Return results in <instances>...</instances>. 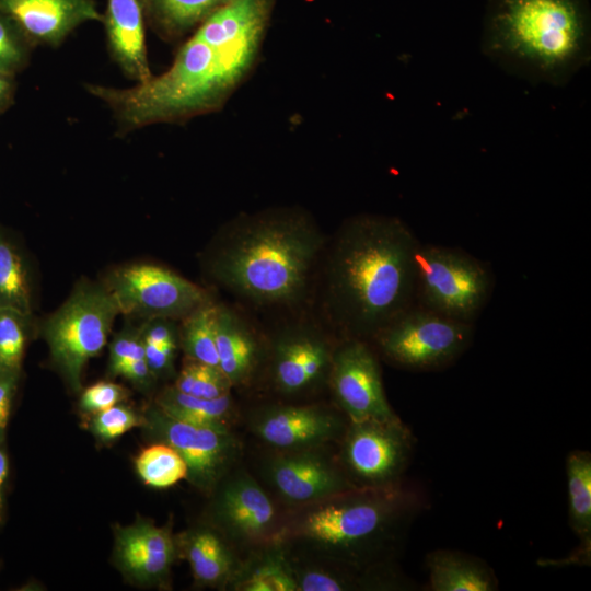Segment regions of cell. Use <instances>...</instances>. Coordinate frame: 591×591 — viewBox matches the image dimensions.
<instances>
[{
	"label": "cell",
	"instance_id": "d6a6232c",
	"mask_svg": "<svg viewBox=\"0 0 591 591\" xmlns=\"http://www.w3.org/2000/svg\"><path fill=\"white\" fill-rule=\"evenodd\" d=\"M142 424H144V417L139 416L130 407L117 404L94 414L91 429L101 440L111 441Z\"/></svg>",
	"mask_w": 591,
	"mask_h": 591
},
{
	"label": "cell",
	"instance_id": "83f0119b",
	"mask_svg": "<svg viewBox=\"0 0 591 591\" xmlns=\"http://www.w3.org/2000/svg\"><path fill=\"white\" fill-rule=\"evenodd\" d=\"M217 305L209 301L185 316L179 344L187 358L218 367L216 346Z\"/></svg>",
	"mask_w": 591,
	"mask_h": 591
},
{
	"label": "cell",
	"instance_id": "30bf717a",
	"mask_svg": "<svg viewBox=\"0 0 591 591\" xmlns=\"http://www.w3.org/2000/svg\"><path fill=\"white\" fill-rule=\"evenodd\" d=\"M106 289L119 313L146 320L186 316L209 301L207 293L194 282L152 264L115 269L107 278Z\"/></svg>",
	"mask_w": 591,
	"mask_h": 591
},
{
	"label": "cell",
	"instance_id": "e0dca14e",
	"mask_svg": "<svg viewBox=\"0 0 591 591\" xmlns=\"http://www.w3.org/2000/svg\"><path fill=\"white\" fill-rule=\"evenodd\" d=\"M177 552L176 541L167 528L144 520L117 528L116 560L119 568L139 583H164Z\"/></svg>",
	"mask_w": 591,
	"mask_h": 591
},
{
	"label": "cell",
	"instance_id": "44dd1931",
	"mask_svg": "<svg viewBox=\"0 0 591 591\" xmlns=\"http://www.w3.org/2000/svg\"><path fill=\"white\" fill-rule=\"evenodd\" d=\"M216 346L218 367L232 386L247 382L256 368L259 347L245 323L222 306L218 308Z\"/></svg>",
	"mask_w": 591,
	"mask_h": 591
},
{
	"label": "cell",
	"instance_id": "4dcf8cb0",
	"mask_svg": "<svg viewBox=\"0 0 591 591\" xmlns=\"http://www.w3.org/2000/svg\"><path fill=\"white\" fill-rule=\"evenodd\" d=\"M32 314L0 309V368L21 370Z\"/></svg>",
	"mask_w": 591,
	"mask_h": 591
},
{
	"label": "cell",
	"instance_id": "3957f363",
	"mask_svg": "<svg viewBox=\"0 0 591 591\" xmlns=\"http://www.w3.org/2000/svg\"><path fill=\"white\" fill-rule=\"evenodd\" d=\"M425 508L421 491L403 483L354 488L305 505L281 528L277 541L305 543L324 552L336 566L363 570L391 561Z\"/></svg>",
	"mask_w": 591,
	"mask_h": 591
},
{
	"label": "cell",
	"instance_id": "7a4b0ae2",
	"mask_svg": "<svg viewBox=\"0 0 591 591\" xmlns=\"http://www.w3.org/2000/svg\"><path fill=\"white\" fill-rule=\"evenodd\" d=\"M419 245L395 217L359 215L340 227L327 263V298L351 338H373L413 306Z\"/></svg>",
	"mask_w": 591,
	"mask_h": 591
},
{
	"label": "cell",
	"instance_id": "52a82bcc",
	"mask_svg": "<svg viewBox=\"0 0 591 591\" xmlns=\"http://www.w3.org/2000/svg\"><path fill=\"white\" fill-rule=\"evenodd\" d=\"M416 274L419 306L468 323L484 308L493 288L491 271L484 263L449 246L420 244Z\"/></svg>",
	"mask_w": 591,
	"mask_h": 591
},
{
	"label": "cell",
	"instance_id": "8992f818",
	"mask_svg": "<svg viewBox=\"0 0 591 591\" xmlns=\"http://www.w3.org/2000/svg\"><path fill=\"white\" fill-rule=\"evenodd\" d=\"M119 309L106 287L82 283L45 322L44 337L50 356L73 390L81 386L88 360L99 355Z\"/></svg>",
	"mask_w": 591,
	"mask_h": 591
},
{
	"label": "cell",
	"instance_id": "1f68e13d",
	"mask_svg": "<svg viewBox=\"0 0 591 591\" xmlns=\"http://www.w3.org/2000/svg\"><path fill=\"white\" fill-rule=\"evenodd\" d=\"M32 46L4 14L0 13V72L14 77L30 61Z\"/></svg>",
	"mask_w": 591,
	"mask_h": 591
},
{
	"label": "cell",
	"instance_id": "74e56055",
	"mask_svg": "<svg viewBox=\"0 0 591 591\" xmlns=\"http://www.w3.org/2000/svg\"><path fill=\"white\" fill-rule=\"evenodd\" d=\"M119 375H123L134 384L142 387L148 386L154 379V375L147 363L146 357L137 359L127 364L121 370Z\"/></svg>",
	"mask_w": 591,
	"mask_h": 591
},
{
	"label": "cell",
	"instance_id": "277c9868",
	"mask_svg": "<svg viewBox=\"0 0 591 591\" xmlns=\"http://www.w3.org/2000/svg\"><path fill=\"white\" fill-rule=\"evenodd\" d=\"M323 245L313 221L294 209L245 217L229 231L210 259L221 285L260 304L297 300Z\"/></svg>",
	"mask_w": 591,
	"mask_h": 591
},
{
	"label": "cell",
	"instance_id": "9c48e42d",
	"mask_svg": "<svg viewBox=\"0 0 591 591\" xmlns=\"http://www.w3.org/2000/svg\"><path fill=\"white\" fill-rule=\"evenodd\" d=\"M413 451L412 431L398 416L348 421L338 462L356 488H386L403 483Z\"/></svg>",
	"mask_w": 591,
	"mask_h": 591
},
{
	"label": "cell",
	"instance_id": "ba28073f",
	"mask_svg": "<svg viewBox=\"0 0 591 591\" xmlns=\"http://www.w3.org/2000/svg\"><path fill=\"white\" fill-rule=\"evenodd\" d=\"M472 337L471 323L413 305L373 338L391 362L409 370L428 371L455 361Z\"/></svg>",
	"mask_w": 591,
	"mask_h": 591
},
{
	"label": "cell",
	"instance_id": "8d00e7d4",
	"mask_svg": "<svg viewBox=\"0 0 591 591\" xmlns=\"http://www.w3.org/2000/svg\"><path fill=\"white\" fill-rule=\"evenodd\" d=\"M21 370L0 368V438L4 437Z\"/></svg>",
	"mask_w": 591,
	"mask_h": 591
},
{
	"label": "cell",
	"instance_id": "4316f807",
	"mask_svg": "<svg viewBox=\"0 0 591 591\" xmlns=\"http://www.w3.org/2000/svg\"><path fill=\"white\" fill-rule=\"evenodd\" d=\"M243 569H237L233 589L240 591H298L294 567L279 541Z\"/></svg>",
	"mask_w": 591,
	"mask_h": 591
},
{
	"label": "cell",
	"instance_id": "5bb4252c",
	"mask_svg": "<svg viewBox=\"0 0 591 591\" xmlns=\"http://www.w3.org/2000/svg\"><path fill=\"white\" fill-rule=\"evenodd\" d=\"M222 484L213 503V514L221 530L242 543L277 541L278 517L275 506L245 472L232 474Z\"/></svg>",
	"mask_w": 591,
	"mask_h": 591
},
{
	"label": "cell",
	"instance_id": "ab89813d",
	"mask_svg": "<svg viewBox=\"0 0 591 591\" xmlns=\"http://www.w3.org/2000/svg\"><path fill=\"white\" fill-rule=\"evenodd\" d=\"M9 474V459L4 447V437L0 438V519L3 510V493Z\"/></svg>",
	"mask_w": 591,
	"mask_h": 591
},
{
	"label": "cell",
	"instance_id": "e575fe53",
	"mask_svg": "<svg viewBox=\"0 0 591 591\" xmlns=\"http://www.w3.org/2000/svg\"><path fill=\"white\" fill-rule=\"evenodd\" d=\"M126 389L109 381H100L86 387L80 397V407L86 413L96 414L108 409L126 398Z\"/></svg>",
	"mask_w": 591,
	"mask_h": 591
},
{
	"label": "cell",
	"instance_id": "ac0fdd59",
	"mask_svg": "<svg viewBox=\"0 0 591 591\" xmlns=\"http://www.w3.org/2000/svg\"><path fill=\"white\" fill-rule=\"evenodd\" d=\"M334 350L311 331H291L274 347L273 379L285 394L304 392L329 375Z\"/></svg>",
	"mask_w": 591,
	"mask_h": 591
},
{
	"label": "cell",
	"instance_id": "484cf974",
	"mask_svg": "<svg viewBox=\"0 0 591 591\" xmlns=\"http://www.w3.org/2000/svg\"><path fill=\"white\" fill-rule=\"evenodd\" d=\"M0 309L33 312V291L27 260L13 237L0 228Z\"/></svg>",
	"mask_w": 591,
	"mask_h": 591
},
{
	"label": "cell",
	"instance_id": "836d02e7",
	"mask_svg": "<svg viewBox=\"0 0 591 591\" xmlns=\"http://www.w3.org/2000/svg\"><path fill=\"white\" fill-rule=\"evenodd\" d=\"M143 357L146 356L141 328L126 325L111 343L109 372L112 375H119L127 364Z\"/></svg>",
	"mask_w": 591,
	"mask_h": 591
},
{
	"label": "cell",
	"instance_id": "4fadbf2b",
	"mask_svg": "<svg viewBox=\"0 0 591 591\" xmlns=\"http://www.w3.org/2000/svg\"><path fill=\"white\" fill-rule=\"evenodd\" d=\"M317 449L279 451L267 462L266 477L287 503L305 506L356 488L339 462Z\"/></svg>",
	"mask_w": 591,
	"mask_h": 591
},
{
	"label": "cell",
	"instance_id": "8fae6325",
	"mask_svg": "<svg viewBox=\"0 0 591 591\" xmlns=\"http://www.w3.org/2000/svg\"><path fill=\"white\" fill-rule=\"evenodd\" d=\"M144 425L157 439L175 449L187 465V478L202 491H211L234 463L239 444L230 430L177 420L155 404L147 410Z\"/></svg>",
	"mask_w": 591,
	"mask_h": 591
},
{
	"label": "cell",
	"instance_id": "f1b7e54d",
	"mask_svg": "<svg viewBox=\"0 0 591 591\" xmlns=\"http://www.w3.org/2000/svg\"><path fill=\"white\" fill-rule=\"evenodd\" d=\"M141 480L154 488H167L187 478V465L178 452L163 442L144 448L135 460Z\"/></svg>",
	"mask_w": 591,
	"mask_h": 591
},
{
	"label": "cell",
	"instance_id": "cb8c5ba5",
	"mask_svg": "<svg viewBox=\"0 0 591 591\" xmlns=\"http://www.w3.org/2000/svg\"><path fill=\"white\" fill-rule=\"evenodd\" d=\"M155 405L177 420L219 430H230L233 414L230 394L217 398H204L183 393L171 386L159 394Z\"/></svg>",
	"mask_w": 591,
	"mask_h": 591
},
{
	"label": "cell",
	"instance_id": "ffe728a7",
	"mask_svg": "<svg viewBox=\"0 0 591 591\" xmlns=\"http://www.w3.org/2000/svg\"><path fill=\"white\" fill-rule=\"evenodd\" d=\"M431 591H495L498 580L482 559L452 549H436L426 557Z\"/></svg>",
	"mask_w": 591,
	"mask_h": 591
},
{
	"label": "cell",
	"instance_id": "d6986e66",
	"mask_svg": "<svg viewBox=\"0 0 591 591\" xmlns=\"http://www.w3.org/2000/svg\"><path fill=\"white\" fill-rule=\"evenodd\" d=\"M102 23L112 60L125 77L140 83L153 74L146 44V21L139 0H107Z\"/></svg>",
	"mask_w": 591,
	"mask_h": 591
},
{
	"label": "cell",
	"instance_id": "5b68a950",
	"mask_svg": "<svg viewBox=\"0 0 591 591\" xmlns=\"http://www.w3.org/2000/svg\"><path fill=\"white\" fill-rule=\"evenodd\" d=\"M483 53L534 83L563 85L590 59L584 0H491Z\"/></svg>",
	"mask_w": 591,
	"mask_h": 591
},
{
	"label": "cell",
	"instance_id": "d590c367",
	"mask_svg": "<svg viewBox=\"0 0 591 591\" xmlns=\"http://www.w3.org/2000/svg\"><path fill=\"white\" fill-rule=\"evenodd\" d=\"M178 343L179 340L158 345L144 344L146 360L154 378H164L172 373Z\"/></svg>",
	"mask_w": 591,
	"mask_h": 591
},
{
	"label": "cell",
	"instance_id": "7c38bea8",
	"mask_svg": "<svg viewBox=\"0 0 591 591\" xmlns=\"http://www.w3.org/2000/svg\"><path fill=\"white\" fill-rule=\"evenodd\" d=\"M328 376L348 421L397 417L387 402L378 359L362 339L350 338L334 350Z\"/></svg>",
	"mask_w": 591,
	"mask_h": 591
},
{
	"label": "cell",
	"instance_id": "d4e9b609",
	"mask_svg": "<svg viewBox=\"0 0 591 591\" xmlns=\"http://www.w3.org/2000/svg\"><path fill=\"white\" fill-rule=\"evenodd\" d=\"M568 521L580 540V549L590 553L591 545V454L571 451L566 459Z\"/></svg>",
	"mask_w": 591,
	"mask_h": 591
},
{
	"label": "cell",
	"instance_id": "f546056e",
	"mask_svg": "<svg viewBox=\"0 0 591 591\" xmlns=\"http://www.w3.org/2000/svg\"><path fill=\"white\" fill-rule=\"evenodd\" d=\"M173 386L186 394L217 398L230 394L232 384L219 367L187 358Z\"/></svg>",
	"mask_w": 591,
	"mask_h": 591
},
{
	"label": "cell",
	"instance_id": "603a6c76",
	"mask_svg": "<svg viewBox=\"0 0 591 591\" xmlns=\"http://www.w3.org/2000/svg\"><path fill=\"white\" fill-rule=\"evenodd\" d=\"M231 0H139L146 25L164 42L189 35L205 19Z\"/></svg>",
	"mask_w": 591,
	"mask_h": 591
},
{
	"label": "cell",
	"instance_id": "9a60e30c",
	"mask_svg": "<svg viewBox=\"0 0 591 591\" xmlns=\"http://www.w3.org/2000/svg\"><path fill=\"white\" fill-rule=\"evenodd\" d=\"M348 419L327 407L277 406L260 413L254 433L278 451L320 448L343 437Z\"/></svg>",
	"mask_w": 591,
	"mask_h": 591
},
{
	"label": "cell",
	"instance_id": "7402d4cb",
	"mask_svg": "<svg viewBox=\"0 0 591 591\" xmlns=\"http://www.w3.org/2000/svg\"><path fill=\"white\" fill-rule=\"evenodd\" d=\"M176 544L198 584H224L233 579L239 569L227 544L211 529H194L183 534Z\"/></svg>",
	"mask_w": 591,
	"mask_h": 591
},
{
	"label": "cell",
	"instance_id": "6da1fadb",
	"mask_svg": "<svg viewBox=\"0 0 591 591\" xmlns=\"http://www.w3.org/2000/svg\"><path fill=\"white\" fill-rule=\"evenodd\" d=\"M274 5L275 0H231L188 35L162 73L128 88H84L108 107L119 136L217 113L254 72Z\"/></svg>",
	"mask_w": 591,
	"mask_h": 591
},
{
	"label": "cell",
	"instance_id": "2e32d148",
	"mask_svg": "<svg viewBox=\"0 0 591 591\" xmlns=\"http://www.w3.org/2000/svg\"><path fill=\"white\" fill-rule=\"evenodd\" d=\"M0 13L33 48H58L80 25L103 20L95 0H0Z\"/></svg>",
	"mask_w": 591,
	"mask_h": 591
},
{
	"label": "cell",
	"instance_id": "f35d334b",
	"mask_svg": "<svg viewBox=\"0 0 591 591\" xmlns=\"http://www.w3.org/2000/svg\"><path fill=\"white\" fill-rule=\"evenodd\" d=\"M15 88L14 77L0 72V114L12 105Z\"/></svg>",
	"mask_w": 591,
	"mask_h": 591
}]
</instances>
